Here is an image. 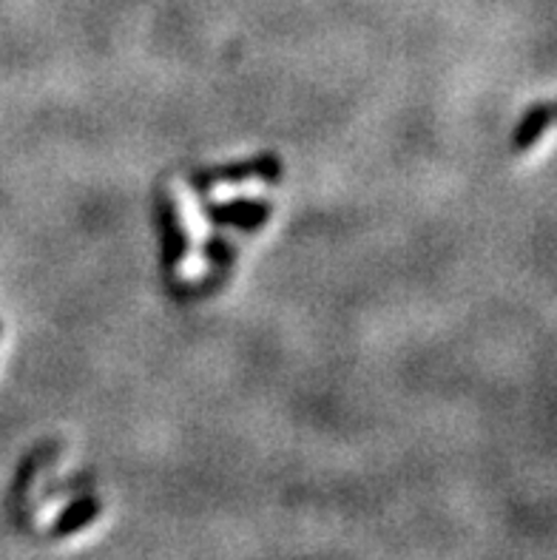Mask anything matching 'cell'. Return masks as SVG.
Instances as JSON below:
<instances>
[{
	"instance_id": "6da1fadb",
	"label": "cell",
	"mask_w": 557,
	"mask_h": 560,
	"mask_svg": "<svg viewBox=\"0 0 557 560\" xmlns=\"http://www.w3.org/2000/svg\"><path fill=\"white\" fill-rule=\"evenodd\" d=\"M265 177L268 183H279L282 179V163H279V156L276 154H265L256 156L254 163L245 165H225V168H199L190 171V188H197V191H208L213 183H236V179H247V177Z\"/></svg>"
},
{
	"instance_id": "ba28073f",
	"label": "cell",
	"mask_w": 557,
	"mask_h": 560,
	"mask_svg": "<svg viewBox=\"0 0 557 560\" xmlns=\"http://www.w3.org/2000/svg\"><path fill=\"white\" fill-rule=\"evenodd\" d=\"M92 472H83V476H71L66 478L63 483H51V487H46L43 490V498H60L66 495V492H74V490H83V487H89L92 483Z\"/></svg>"
},
{
	"instance_id": "7a4b0ae2",
	"label": "cell",
	"mask_w": 557,
	"mask_h": 560,
	"mask_svg": "<svg viewBox=\"0 0 557 560\" xmlns=\"http://www.w3.org/2000/svg\"><path fill=\"white\" fill-rule=\"evenodd\" d=\"M156 217H160V228H163V270L171 273L188 250V236L179 225L174 197H169L165 191L156 194Z\"/></svg>"
},
{
	"instance_id": "277c9868",
	"label": "cell",
	"mask_w": 557,
	"mask_h": 560,
	"mask_svg": "<svg viewBox=\"0 0 557 560\" xmlns=\"http://www.w3.org/2000/svg\"><path fill=\"white\" fill-rule=\"evenodd\" d=\"M57 444H43V447H37L35 453H28L26 458H23V464L18 467V472H14V481H12V490H9V506H12V512L18 515V521H21L23 526H26V492L28 487H32V481H35V476L40 472L46 464L55 458L57 453Z\"/></svg>"
},
{
	"instance_id": "8992f818",
	"label": "cell",
	"mask_w": 557,
	"mask_h": 560,
	"mask_svg": "<svg viewBox=\"0 0 557 560\" xmlns=\"http://www.w3.org/2000/svg\"><path fill=\"white\" fill-rule=\"evenodd\" d=\"M549 122H552V103H537L535 108H530L515 131V149L518 151L532 149V145L544 137Z\"/></svg>"
},
{
	"instance_id": "52a82bcc",
	"label": "cell",
	"mask_w": 557,
	"mask_h": 560,
	"mask_svg": "<svg viewBox=\"0 0 557 560\" xmlns=\"http://www.w3.org/2000/svg\"><path fill=\"white\" fill-rule=\"evenodd\" d=\"M233 254H236V250H233L231 242H225V240H211L208 245H205V256H208V262L217 268L213 273H222V277H225L228 268L233 265Z\"/></svg>"
},
{
	"instance_id": "5b68a950",
	"label": "cell",
	"mask_w": 557,
	"mask_h": 560,
	"mask_svg": "<svg viewBox=\"0 0 557 560\" xmlns=\"http://www.w3.org/2000/svg\"><path fill=\"white\" fill-rule=\"evenodd\" d=\"M100 512H103V504H100L94 495H80L74 498L69 506H66L60 515L55 518V524L49 526V538H69V535H78L80 529L92 524L97 518Z\"/></svg>"
},
{
	"instance_id": "3957f363",
	"label": "cell",
	"mask_w": 557,
	"mask_h": 560,
	"mask_svg": "<svg viewBox=\"0 0 557 560\" xmlns=\"http://www.w3.org/2000/svg\"><path fill=\"white\" fill-rule=\"evenodd\" d=\"M205 217L217 225H233L240 231H256L265 225L270 217V202H256V199H236V202H222V206H205Z\"/></svg>"
}]
</instances>
